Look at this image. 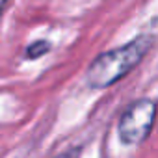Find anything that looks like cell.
<instances>
[{
	"label": "cell",
	"instance_id": "6da1fadb",
	"mask_svg": "<svg viewBox=\"0 0 158 158\" xmlns=\"http://www.w3.org/2000/svg\"><path fill=\"white\" fill-rule=\"evenodd\" d=\"M152 43H154L152 35H138L127 45L102 52L88 67V73H86L88 86L95 89L114 86L123 76H127L134 67L139 65V61L152 48Z\"/></svg>",
	"mask_w": 158,
	"mask_h": 158
},
{
	"label": "cell",
	"instance_id": "277c9868",
	"mask_svg": "<svg viewBox=\"0 0 158 158\" xmlns=\"http://www.w3.org/2000/svg\"><path fill=\"white\" fill-rule=\"evenodd\" d=\"M6 4H8V0H0V17H2V13H4Z\"/></svg>",
	"mask_w": 158,
	"mask_h": 158
},
{
	"label": "cell",
	"instance_id": "3957f363",
	"mask_svg": "<svg viewBox=\"0 0 158 158\" xmlns=\"http://www.w3.org/2000/svg\"><path fill=\"white\" fill-rule=\"evenodd\" d=\"M48 50H50V43L45 41V39H39V41L32 43V45L26 48V58L35 60V58H39V56H45Z\"/></svg>",
	"mask_w": 158,
	"mask_h": 158
},
{
	"label": "cell",
	"instance_id": "7a4b0ae2",
	"mask_svg": "<svg viewBox=\"0 0 158 158\" xmlns=\"http://www.w3.org/2000/svg\"><path fill=\"white\" fill-rule=\"evenodd\" d=\"M154 114H156V104L151 99H138L134 101L121 115L119 125H117V134L119 139L127 145H139L143 143L154 123Z\"/></svg>",
	"mask_w": 158,
	"mask_h": 158
}]
</instances>
